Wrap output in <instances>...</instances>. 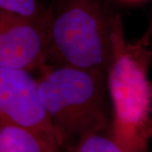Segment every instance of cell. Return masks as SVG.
<instances>
[{
    "instance_id": "1",
    "label": "cell",
    "mask_w": 152,
    "mask_h": 152,
    "mask_svg": "<svg viewBox=\"0 0 152 152\" xmlns=\"http://www.w3.org/2000/svg\"><path fill=\"white\" fill-rule=\"evenodd\" d=\"M152 28L141 39L125 38L122 18L114 12L113 54L107 72L112 123L107 132L124 152H150L152 139Z\"/></svg>"
},
{
    "instance_id": "2",
    "label": "cell",
    "mask_w": 152,
    "mask_h": 152,
    "mask_svg": "<svg viewBox=\"0 0 152 152\" xmlns=\"http://www.w3.org/2000/svg\"><path fill=\"white\" fill-rule=\"evenodd\" d=\"M38 90L61 148L72 151L87 136L107 132L112 123L107 73L47 64Z\"/></svg>"
},
{
    "instance_id": "3",
    "label": "cell",
    "mask_w": 152,
    "mask_h": 152,
    "mask_svg": "<svg viewBox=\"0 0 152 152\" xmlns=\"http://www.w3.org/2000/svg\"><path fill=\"white\" fill-rule=\"evenodd\" d=\"M113 15L103 0H57L50 4L46 20L49 61L107 73Z\"/></svg>"
},
{
    "instance_id": "4",
    "label": "cell",
    "mask_w": 152,
    "mask_h": 152,
    "mask_svg": "<svg viewBox=\"0 0 152 152\" xmlns=\"http://www.w3.org/2000/svg\"><path fill=\"white\" fill-rule=\"evenodd\" d=\"M0 120L32 131L61 148L54 125L40 97L37 80L28 71L0 68Z\"/></svg>"
},
{
    "instance_id": "5",
    "label": "cell",
    "mask_w": 152,
    "mask_h": 152,
    "mask_svg": "<svg viewBox=\"0 0 152 152\" xmlns=\"http://www.w3.org/2000/svg\"><path fill=\"white\" fill-rule=\"evenodd\" d=\"M48 61L46 21L0 10V68L31 72Z\"/></svg>"
},
{
    "instance_id": "6",
    "label": "cell",
    "mask_w": 152,
    "mask_h": 152,
    "mask_svg": "<svg viewBox=\"0 0 152 152\" xmlns=\"http://www.w3.org/2000/svg\"><path fill=\"white\" fill-rule=\"evenodd\" d=\"M61 150L32 131L0 120V152H61Z\"/></svg>"
},
{
    "instance_id": "7",
    "label": "cell",
    "mask_w": 152,
    "mask_h": 152,
    "mask_svg": "<svg viewBox=\"0 0 152 152\" xmlns=\"http://www.w3.org/2000/svg\"><path fill=\"white\" fill-rule=\"evenodd\" d=\"M48 9L43 0H0V10L35 21H46Z\"/></svg>"
},
{
    "instance_id": "8",
    "label": "cell",
    "mask_w": 152,
    "mask_h": 152,
    "mask_svg": "<svg viewBox=\"0 0 152 152\" xmlns=\"http://www.w3.org/2000/svg\"><path fill=\"white\" fill-rule=\"evenodd\" d=\"M71 152H124V151L106 132L84 138Z\"/></svg>"
},
{
    "instance_id": "9",
    "label": "cell",
    "mask_w": 152,
    "mask_h": 152,
    "mask_svg": "<svg viewBox=\"0 0 152 152\" xmlns=\"http://www.w3.org/2000/svg\"><path fill=\"white\" fill-rule=\"evenodd\" d=\"M121 1H124L126 3H137V2H141L144 0H121Z\"/></svg>"
},
{
    "instance_id": "10",
    "label": "cell",
    "mask_w": 152,
    "mask_h": 152,
    "mask_svg": "<svg viewBox=\"0 0 152 152\" xmlns=\"http://www.w3.org/2000/svg\"><path fill=\"white\" fill-rule=\"evenodd\" d=\"M151 28H152V23H151Z\"/></svg>"
}]
</instances>
